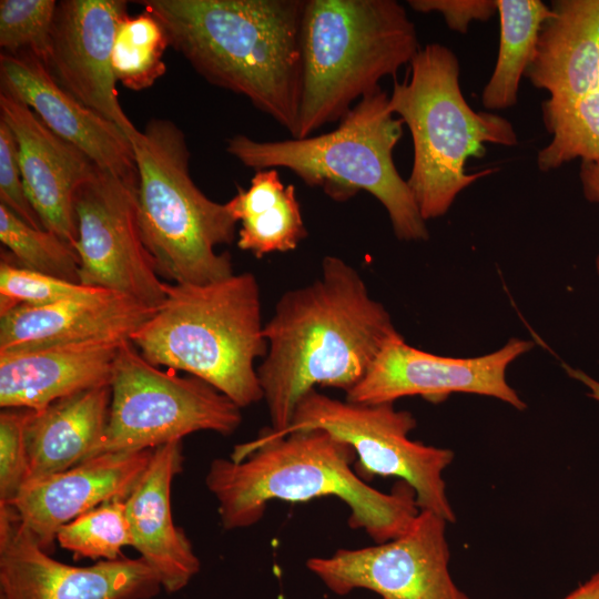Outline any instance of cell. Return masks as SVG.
<instances>
[{"label":"cell","mask_w":599,"mask_h":599,"mask_svg":"<svg viewBox=\"0 0 599 599\" xmlns=\"http://www.w3.org/2000/svg\"><path fill=\"white\" fill-rule=\"evenodd\" d=\"M448 524L432 511L419 510L399 536L312 557L306 568L337 596L366 589L379 599H470L449 570Z\"/></svg>","instance_id":"12"},{"label":"cell","mask_w":599,"mask_h":599,"mask_svg":"<svg viewBox=\"0 0 599 599\" xmlns=\"http://www.w3.org/2000/svg\"><path fill=\"white\" fill-rule=\"evenodd\" d=\"M305 0H141L209 83L297 130Z\"/></svg>","instance_id":"3"},{"label":"cell","mask_w":599,"mask_h":599,"mask_svg":"<svg viewBox=\"0 0 599 599\" xmlns=\"http://www.w3.org/2000/svg\"><path fill=\"white\" fill-rule=\"evenodd\" d=\"M0 241L18 266L80 283V258L75 248L55 233L27 224L1 203Z\"/></svg>","instance_id":"28"},{"label":"cell","mask_w":599,"mask_h":599,"mask_svg":"<svg viewBox=\"0 0 599 599\" xmlns=\"http://www.w3.org/2000/svg\"><path fill=\"white\" fill-rule=\"evenodd\" d=\"M55 541L75 559L123 557L122 548L132 546L125 500L108 501L80 515L58 530Z\"/></svg>","instance_id":"29"},{"label":"cell","mask_w":599,"mask_h":599,"mask_svg":"<svg viewBox=\"0 0 599 599\" xmlns=\"http://www.w3.org/2000/svg\"><path fill=\"white\" fill-rule=\"evenodd\" d=\"M1 93L27 104L57 135L82 150L101 170L138 185L128 135L118 124L79 102L30 52L0 55Z\"/></svg>","instance_id":"16"},{"label":"cell","mask_w":599,"mask_h":599,"mask_svg":"<svg viewBox=\"0 0 599 599\" xmlns=\"http://www.w3.org/2000/svg\"><path fill=\"white\" fill-rule=\"evenodd\" d=\"M419 49L416 27L395 0H305L295 138L341 121Z\"/></svg>","instance_id":"6"},{"label":"cell","mask_w":599,"mask_h":599,"mask_svg":"<svg viewBox=\"0 0 599 599\" xmlns=\"http://www.w3.org/2000/svg\"><path fill=\"white\" fill-rule=\"evenodd\" d=\"M153 450L101 454L30 480L11 506L40 547L51 552L63 525L104 502L125 500L148 468Z\"/></svg>","instance_id":"18"},{"label":"cell","mask_w":599,"mask_h":599,"mask_svg":"<svg viewBox=\"0 0 599 599\" xmlns=\"http://www.w3.org/2000/svg\"><path fill=\"white\" fill-rule=\"evenodd\" d=\"M226 206L241 224L237 246L257 258L293 251L307 236L295 186L285 185L276 169L256 171Z\"/></svg>","instance_id":"24"},{"label":"cell","mask_w":599,"mask_h":599,"mask_svg":"<svg viewBox=\"0 0 599 599\" xmlns=\"http://www.w3.org/2000/svg\"><path fill=\"white\" fill-rule=\"evenodd\" d=\"M138 167V221L160 276L177 284H207L234 274L227 252L236 221L226 203L209 199L193 182L184 133L153 119L126 133Z\"/></svg>","instance_id":"8"},{"label":"cell","mask_w":599,"mask_h":599,"mask_svg":"<svg viewBox=\"0 0 599 599\" xmlns=\"http://www.w3.org/2000/svg\"><path fill=\"white\" fill-rule=\"evenodd\" d=\"M500 43L494 72L483 90L488 110L516 104L522 74L532 62L542 24L552 10L540 0H496Z\"/></svg>","instance_id":"25"},{"label":"cell","mask_w":599,"mask_h":599,"mask_svg":"<svg viewBox=\"0 0 599 599\" xmlns=\"http://www.w3.org/2000/svg\"><path fill=\"white\" fill-rule=\"evenodd\" d=\"M408 4L420 13H440L460 33L467 32L473 20L486 21L497 11L496 0H409Z\"/></svg>","instance_id":"34"},{"label":"cell","mask_w":599,"mask_h":599,"mask_svg":"<svg viewBox=\"0 0 599 599\" xmlns=\"http://www.w3.org/2000/svg\"><path fill=\"white\" fill-rule=\"evenodd\" d=\"M580 181L585 197L589 202H599V162H581ZM596 267L599 275V255Z\"/></svg>","instance_id":"35"},{"label":"cell","mask_w":599,"mask_h":599,"mask_svg":"<svg viewBox=\"0 0 599 599\" xmlns=\"http://www.w3.org/2000/svg\"><path fill=\"white\" fill-rule=\"evenodd\" d=\"M562 599H599V570Z\"/></svg>","instance_id":"36"},{"label":"cell","mask_w":599,"mask_h":599,"mask_svg":"<svg viewBox=\"0 0 599 599\" xmlns=\"http://www.w3.org/2000/svg\"><path fill=\"white\" fill-rule=\"evenodd\" d=\"M57 6L54 0H1V49L11 54L30 52L45 65Z\"/></svg>","instance_id":"30"},{"label":"cell","mask_w":599,"mask_h":599,"mask_svg":"<svg viewBox=\"0 0 599 599\" xmlns=\"http://www.w3.org/2000/svg\"><path fill=\"white\" fill-rule=\"evenodd\" d=\"M11 505H0V599H152L162 589L141 558L87 567L53 559Z\"/></svg>","instance_id":"13"},{"label":"cell","mask_w":599,"mask_h":599,"mask_svg":"<svg viewBox=\"0 0 599 599\" xmlns=\"http://www.w3.org/2000/svg\"><path fill=\"white\" fill-rule=\"evenodd\" d=\"M267 352L256 368L271 434L291 423L301 398L316 386L348 393L384 347L402 335L358 271L327 255L312 283L285 292L264 324Z\"/></svg>","instance_id":"1"},{"label":"cell","mask_w":599,"mask_h":599,"mask_svg":"<svg viewBox=\"0 0 599 599\" xmlns=\"http://www.w3.org/2000/svg\"><path fill=\"white\" fill-rule=\"evenodd\" d=\"M542 119L550 143L537 158L538 167L550 171L581 159V162H599V83L586 95L567 103L546 100Z\"/></svg>","instance_id":"26"},{"label":"cell","mask_w":599,"mask_h":599,"mask_svg":"<svg viewBox=\"0 0 599 599\" xmlns=\"http://www.w3.org/2000/svg\"><path fill=\"white\" fill-rule=\"evenodd\" d=\"M526 71L556 103L575 101L599 83V0H556Z\"/></svg>","instance_id":"22"},{"label":"cell","mask_w":599,"mask_h":599,"mask_svg":"<svg viewBox=\"0 0 599 599\" xmlns=\"http://www.w3.org/2000/svg\"><path fill=\"white\" fill-rule=\"evenodd\" d=\"M0 120L17 140L24 189L43 229L74 247V196L98 166L82 150L51 131L27 104L1 92Z\"/></svg>","instance_id":"17"},{"label":"cell","mask_w":599,"mask_h":599,"mask_svg":"<svg viewBox=\"0 0 599 599\" xmlns=\"http://www.w3.org/2000/svg\"><path fill=\"white\" fill-rule=\"evenodd\" d=\"M126 9L124 0L58 2L45 64L59 85L125 134L135 126L119 102L112 50Z\"/></svg>","instance_id":"15"},{"label":"cell","mask_w":599,"mask_h":599,"mask_svg":"<svg viewBox=\"0 0 599 599\" xmlns=\"http://www.w3.org/2000/svg\"><path fill=\"white\" fill-rule=\"evenodd\" d=\"M155 309L113 292L42 306L19 305L0 314V353L130 341Z\"/></svg>","instance_id":"19"},{"label":"cell","mask_w":599,"mask_h":599,"mask_svg":"<svg viewBox=\"0 0 599 599\" xmlns=\"http://www.w3.org/2000/svg\"><path fill=\"white\" fill-rule=\"evenodd\" d=\"M136 189L100 167L78 189L79 282L158 308L166 297L167 282L161 281L142 240Z\"/></svg>","instance_id":"11"},{"label":"cell","mask_w":599,"mask_h":599,"mask_svg":"<svg viewBox=\"0 0 599 599\" xmlns=\"http://www.w3.org/2000/svg\"><path fill=\"white\" fill-rule=\"evenodd\" d=\"M354 460L353 448L324 429L258 435L236 446L230 459H213L205 484L225 530L257 524L272 500L336 497L349 509L351 528L364 530L376 544L399 536L420 510L415 491L400 480L390 493L369 486L353 469Z\"/></svg>","instance_id":"2"},{"label":"cell","mask_w":599,"mask_h":599,"mask_svg":"<svg viewBox=\"0 0 599 599\" xmlns=\"http://www.w3.org/2000/svg\"><path fill=\"white\" fill-rule=\"evenodd\" d=\"M123 342H94L0 353V406L40 410L92 387L110 385Z\"/></svg>","instance_id":"21"},{"label":"cell","mask_w":599,"mask_h":599,"mask_svg":"<svg viewBox=\"0 0 599 599\" xmlns=\"http://www.w3.org/2000/svg\"><path fill=\"white\" fill-rule=\"evenodd\" d=\"M31 413L6 408L0 414V505H11L27 483L26 426Z\"/></svg>","instance_id":"32"},{"label":"cell","mask_w":599,"mask_h":599,"mask_svg":"<svg viewBox=\"0 0 599 599\" xmlns=\"http://www.w3.org/2000/svg\"><path fill=\"white\" fill-rule=\"evenodd\" d=\"M403 124L379 89L355 103L333 131L281 141L236 134L226 140V151L256 171L287 169L333 201L367 192L385 207L397 238L424 241L429 235L426 221L393 160Z\"/></svg>","instance_id":"5"},{"label":"cell","mask_w":599,"mask_h":599,"mask_svg":"<svg viewBox=\"0 0 599 599\" xmlns=\"http://www.w3.org/2000/svg\"><path fill=\"white\" fill-rule=\"evenodd\" d=\"M182 440L154 448L144 474L125 499L132 547L156 573L162 589L175 593L199 573L201 561L174 524L171 489L183 468Z\"/></svg>","instance_id":"20"},{"label":"cell","mask_w":599,"mask_h":599,"mask_svg":"<svg viewBox=\"0 0 599 599\" xmlns=\"http://www.w3.org/2000/svg\"><path fill=\"white\" fill-rule=\"evenodd\" d=\"M0 203L27 224L43 229L24 189L17 140L2 120H0Z\"/></svg>","instance_id":"33"},{"label":"cell","mask_w":599,"mask_h":599,"mask_svg":"<svg viewBox=\"0 0 599 599\" xmlns=\"http://www.w3.org/2000/svg\"><path fill=\"white\" fill-rule=\"evenodd\" d=\"M130 342L151 364L186 372L241 408L263 399L254 363L267 342L250 272L207 284L167 282L164 302Z\"/></svg>","instance_id":"4"},{"label":"cell","mask_w":599,"mask_h":599,"mask_svg":"<svg viewBox=\"0 0 599 599\" xmlns=\"http://www.w3.org/2000/svg\"><path fill=\"white\" fill-rule=\"evenodd\" d=\"M389 109L412 134L414 160L407 184L425 221L446 214L464 189L495 171H465L468 159L484 156L485 143H518L507 119L469 106L459 85L458 59L439 43L420 48L408 77L394 81Z\"/></svg>","instance_id":"7"},{"label":"cell","mask_w":599,"mask_h":599,"mask_svg":"<svg viewBox=\"0 0 599 599\" xmlns=\"http://www.w3.org/2000/svg\"><path fill=\"white\" fill-rule=\"evenodd\" d=\"M109 419L94 456L154 449L210 430L232 435L242 423L241 407L209 383L160 369L124 341L111 379Z\"/></svg>","instance_id":"9"},{"label":"cell","mask_w":599,"mask_h":599,"mask_svg":"<svg viewBox=\"0 0 599 599\" xmlns=\"http://www.w3.org/2000/svg\"><path fill=\"white\" fill-rule=\"evenodd\" d=\"M104 292L109 291L26 270L7 258L0 263V314L19 305L42 306Z\"/></svg>","instance_id":"31"},{"label":"cell","mask_w":599,"mask_h":599,"mask_svg":"<svg viewBox=\"0 0 599 599\" xmlns=\"http://www.w3.org/2000/svg\"><path fill=\"white\" fill-rule=\"evenodd\" d=\"M170 45L162 23L150 11L129 13L120 21L112 50L116 81L140 91L150 88L166 71L163 54Z\"/></svg>","instance_id":"27"},{"label":"cell","mask_w":599,"mask_h":599,"mask_svg":"<svg viewBox=\"0 0 599 599\" xmlns=\"http://www.w3.org/2000/svg\"><path fill=\"white\" fill-rule=\"evenodd\" d=\"M532 346L530 341L511 338L488 355L455 358L415 348L402 336L384 347L365 377L346 393L345 399L379 404L422 396L440 403L453 393H469L494 397L522 410L526 403L507 383L506 370Z\"/></svg>","instance_id":"14"},{"label":"cell","mask_w":599,"mask_h":599,"mask_svg":"<svg viewBox=\"0 0 599 599\" xmlns=\"http://www.w3.org/2000/svg\"><path fill=\"white\" fill-rule=\"evenodd\" d=\"M567 374L572 377L573 379L580 382L582 385H585L588 388V396L593 398L595 400L599 402V382L586 374L585 372L570 367L568 365H564Z\"/></svg>","instance_id":"37"},{"label":"cell","mask_w":599,"mask_h":599,"mask_svg":"<svg viewBox=\"0 0 599 599\" xmlns=\"http://www.w3.org/2000/svg\"><path fill=\"white\" fill-rule=\"evenodd\" d=\"M393 404L341 400L312 389L297 403L290 425L281 434L263 430L260 435L277 438L296 430L324 429L353 448L362 479L397 478L415 491L420 510L455 522L444 479L454 451L410 439L417 422L412 413L397 410Z\"/></svg>","instance_id":"10"},{"label":"cell","mask_w":599,"mask_h":599,"mask_svg":"<svg viewBox=\"0 0 599 599\" xmlns=\"http://www.w3.org/2000/svg\"><path fill=\"white\" fill-rule=\"evenodd\" d=\"M110 403L111 387L103 385L32 410L26 426L27 483L93 457L106 428Z\"/></svg>","instance_id":"23"}]
</instances>
